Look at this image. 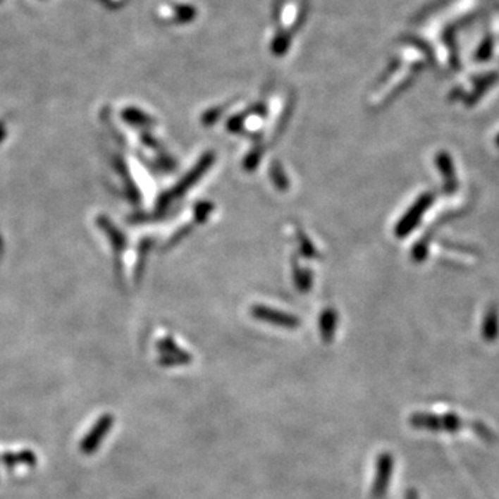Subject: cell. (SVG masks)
Wrapping results in <instances>:
<instances>
[{"instance_id": "6da1fadb", "label": "cell", "mask_w": 499, "mask_h": 499, "mask_svg": "<svg viewBox=\"0 0 499 499\" xmlns=\"http://www.w3.org/2000/svg\"><path fill=\"white\" fill-rule=\"evenodd\" d=\"M304 1L302 0H282L279 4V11L276 20L279 23L278 34L273 41V47L276 53H282L286 50L288 43L290 42L291 32L297 30L298 24H301L302 13H304Z\"/></svg>"}, {"instance_id": "7a4b0ae2", "label": "cell", "mask_w": 499, "mask_h": 499, "mask_svg": "<svg viewBox=\"0 0 499 499\" xmlns=\"http://www.w3.org/2000/svg\"><path fill=\"white\" fill-rule=\"evenodd\" d=\"M394 470V457L390 452H381L376 459V474L372 486V498L381 499L388 490Z\"/></svg>"}, {"instance_id": "3957f363", "label": "cell", "mask_w": 499, "mask_h": 499, "mask_svg": "<svg viewBox=\"0 0 499 499\" xmlns=\"http://www.w3.org/2000/svg\"><path fill=\"white\" fill-rule=\"evenodd\" d=\"M409 424L417 429H433V430H457L462 423L460 419L454 415L434 416L427 414H415L409 417Z\"/></svg>"}, {"instance_id": "277c9868", "label": "cell", "mask_w": 499, "mask_h": 499, "mask_svg": "<svg viewBox=\"0 0 499 499\" xmlns=\"http://www.w3.org/2000/svg\"><path fill=\"white\" fill-rule=\"evenodd\" d=\"M113 420H114L113 416L110 415L103 416V417L99 420V423L96 424L93 433H92V434L89 436V438H87L89 444H86V447L89 448V452L93 451V450L99 445V443H100V441L103 440V437L107 434V431L110 430V427H113V423H114Z\"/></svg>"}, {"instance_id": "5b68a950", "label": "cell", "mask_w": 499, "mask_h": 499, "mask_svg": "<svg viewBox=\"0 0 499 499\" xmlns=\"http://www.w3.org/2000/svg\"><path fill=\"white\" fill-rule=\"evenodd\" d=\"M405 499H419V495L414 488H409L405 494Z\"/></svg>"}]
</instances>
